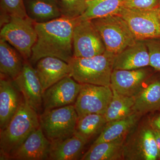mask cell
<instances>
[{
    "label": "cell",
    "instance_id": "cell-21",
    "mask_svg": "<svg viewBox=\"0 0 160 160\" xmlns=\"http://www.w3.org/2000/svg\"><path fill=\"white\" fill-rule=\"evenodd\" d=\"M124 137L110 142L92 144L82 160H115L123 158Z\"/></svg>",
    "mask_w": 160,
    "mask_h": 160
},
{
    "label": "cell",
    "instance_id": "cell-32",
    "mask_svg": "<svg viewBox=\"0 0 160 160\" xmlns=\"http://www.w3.org/2000/svg\"><path fill=\"white\" fill-rule=\"evenodd\" d=\"M152 126L153 129L160 130V114L153 120L152 123Z\"/></svg>",
    "mask_w": 160,
    "mask_h": 160
},
{
    "label": "cell",
    "instance_id": "cell-26",
    "mask_svg": "<svg viewBox=\"0 0 160 160\" xmlns=\"http://www.w3.org/2000/svg\"><path fill=\"white\" fill-rule=\"evenodd\" d=\"M104 115L91 113L78 118L75 134L87 142L89 139L102 129L107 123Z\"/></svg>",
    "mask_w": 160,
    "mask_h": 160
},
{
    "label": "cell",
    "instance_id": "cell-14",
    "mask_svg": "<svg viewBox=\"0 0 160 160\" xmlns=\"http://www.w3.org/2000/svg\"><path fill=\"white\" fill-rule=\"evenodd\" d=\"M123 156L129 160L157 159L158 151L152 129H141L131 143L124 146Z\"/></svg>",
    "mask_w": 160,
    "mask_h": 160
},
{
    "label": "cell",
    "instance_id": "cell-1",
    "mask_svg": "<svg viewBox=\"0 0 160 160\" xmlns=\"http://www.w3.org/2000/svg\"><path fill=\"white\" fill-rule=\"evenodd\" d=\"M80 18L62 16L49 22H34L37 39L32 47L30 62L52 57L69 63L73 58L72 36Z\"/></svg>",
    "mask_w": 160,
    "mask_h": 160
},
{
    "label": "cell",
    "instance_id": "cell-30",
    "mask_svg": "<svg viewBox=\"0 0 160 160\" xmlns=\"http://www.w3.org/2000/svg\"><path fill=\"white\" fill-rule=\"evenodd\" d=\"M159 0H126L124 7L131 9H150L158 7Z\"/></svg>",
    "mask_w": 160,
    "mask_h": 160
},
{
    "label": "cell",
    "instance_id": "cell-24",
    "mask_svg": "<svg viewBox=\"0 0 160 160\" xmlns=\"http://www.w3.org/2000/svg\"><path fill=\"white\" fill-rule=\"evenodd\" d=\"M112 99L104 114L107 122L125 118L135 112V97L123 95L112 89Z\"/></svg>",
    "mask_w": 160,
    "mask_h": 160
},
{
    "label": "cell",
    "instance_id": "cell-28",
    "mask_svg": "<svg viewBox=\"0 0 160 160\" xmlns=\"http://www.w3.org/2000/svg\"><path fill=\"white\" fill-rule=\"evenodd\" d=\"M2 9L11 16L28 17L24 0H2Z\"/></svg>",
    "mask_w": 160,
    "mask_h": 160
},
{
    "label": "cell",
    "instance_id": "cell-5",
    "mask_svg": "<svg viewBox=\"0 0 160 160\" xmlns=\"http://www.w3.org/2000/svg\"><path fill=\"white\" fill-rule=\"evenodd\" d=\"M107 51L116 55L137 42L126 21L119 15L91 20Z\"/></svg>",
    "mask_w": 160,
    "mask_h": 160
},
{
    "label": "cell",
    "instance_id": "cell-2",
    "mask_svg": "<svg viewBox=\"0 0 160 160\" xmlns=\"http://www.w3.org/2000/svg\"><path fill=\"white\" fill-rule=\"evenodd\" d=\"M40 126L38 112L22 100L16 113L6 128L0 132L1 160H8L11 154Z\"/></svg>",
    "mask_w": 160,
    "mask_h": 160
},
{
    "label": "cell",
    "instance_id": "cell-17",
    "mask_svg": "<svg viewBox=\"0 0 160 160\" xmlns=\"http://www.w3.org/2000/svg\"><path fill=\"white\" fill-rule=\"evenodd\" d=\"M12 82L1 77L0 81V129L6 128L18 111L22 101Z\"/></svg>",
    "mask_w": 160,
    "mask_h": 160
},
{
    "label": "cell",
    "instance_id": "cell-13",
    "mask_svg": "<svg viewBox=\"0 0 160 160\" xmlns=\"http://www.w3.org/2000/svg\"><path fill=\"white\" fill-rule=\"evenodd\" d=\"M51 144L40 126L29 135L8 160H48Z\"/></svg>",
    "mask_w": 160,
    "mask_h": 160
},
{
    "label": "cell",
    "instance_id": "cell-27",
    "mask_svg": "<svg viewBox=\"0 0 160 160\" xmlns=\"http://www.w3.org/2000/svg\"><path fill=\"white\" fill-rule=\"evenodd\" d=\"M58 2L62 16L79 18L87 9L86 0H58Z\"/></svg>",
    "mask_w": 160,
    "mask_h": 160
},
{
    "label": "cell",
    "instance_id": "cell-19",
    "mask_svg": "<svg viewBox=\"0 0 160 160\" xmlns=\"http://www.w3.org/2000/svg\"><path fill=\"white\" fill-rule=\"evenodd\" d=\"M6 40H0V72L1 75L12 80L17 77L24 66L22 57L12 48Z\"/></svg>",
    "mask_w": 160,
    "mask_h": 160
},
{
    "label": "cell",
    "instance_id": "cell-11",
    "mask_svg": "<svg viewBox=\"0 0 160 160\" xmlns=\"http://www.w3.org/2000/svg\"><path fill=\"white\" fill-rule=\"evenodd\" d=\"M12 82L26 102L37 112L39 111L42 105L43 90L35 69L25 62L22 71Z\"/></svg>",
    "mask_w": 160,
    "mask_h": 160
},
{
    "label": "cell",
    "instance_id": "cell-10",
    "mask_svg": "<svg viewBox=\"0 0 160 160\" xmlns=\"http://www.w3.org/2000/svg\"><path fill=\"white\" fill-rule=\"evenodd\" d=\"M81 87L82 84L69 76L62 79L43 92L44 110L72 105L76 101Z\"/></svg>",
    "mask_w": 160,
    "mask_h": 160
},
{
    "label": "cell",
    "instance_id": "cell-29",
    "mask_svg": "<svg viewBox=\"0 0 160 160\" xmlns=\"http://www.w3.org/2000/svg\"><path fill=\"white\" fill-rule=\"evenodd\" d=\"M145 42L149 52V66L160 71V41L150 39L147 40Z\"/></svg>",
    "mask_w": 160,
    "mask_h": 160
},
{
    "label": "cell",
    "instance_id": "cell-25",
    "mask_svg": "<svg viewBox=\"0 0 160 160\" xmlns=\"http://www.w3.org/2000/svg\"><path fill=\"white\" fill-rule=\"evenodd\" d=\"M26 6L29 18L34 22H49L62 16L58 6L40 0H28Z\"/></svg>",
    "mask_w": 160,
    "mask_h": 160
},
{
    "label": "cell",
    "instance_id": "cell-16",
    "mask_svg": "<svg viewBox=\"0 0 160 160\" xmlns=\"http://www.w3.org/2000/svg\"><path fill=\"white\" fill-rule=\"evenodd\" d=\"M150 59L145 42L138 41L115 57L113 69L133 70L149 66Z\"/></svg>",
    "mask_w": 160,
    "mask_h": 160
},
{
    "label": "cell",
    "instance_id": "cell-18",
    "mask_svg": "<svg viewBox=\"0 0 160 160\" xmlns=\"http://www.w3.org/2000/svg\"><path fill=\"white\" fill-rule=\"evenodd\" d=\"M86 143L75 133L65 139L51 142L48 160H77Z\"/></svg>",
    "mask_w": 160,
    "mask_h": 160
},
{
    "label": "cell",
    "instance_id": "cell-6",
    "mask_svg": "<svg viewBox=\"0 0 160 160\" xmlns=\"http://www.w3.org/2000/svg\"><path fill=\"white\" fill-rule=\"evenodd\" d=\"M1 38L13 46L27 60L31 58L37 39L34 22L29 18L11 16L1 30Z\"/></svg>",
    "mask_w": 160,
    "mask_h": 160
},
{
    "label": "cell",
    "instance_id": "cell-15",
    "mask_svg": "<svg viewBox=\"0 0 160 160\" xmlns=\"http://www.w3.org/2000/svg\"><path fill=\"white\" fill-rule=\"evenodd\" d=\"M35 70L42 85L43 92L62 79L70 76L69 63L52 57H46L38 60Z\"/></svg>",
    "mask_w": 160,
    "mask_h": 160
},
{
    "label": "cell",
    "instance_id": "cell-3",
    "mask_svg": "<svg viewBox=\"0 0 160 160\" xmlns=\"http://www.w3.org/2000/svg\"><path fill=\"white\" fill-rule=\"evenodd\" d=\"M115 57L106 50L92 57H73L69 63L70 76L80 84L110 86Z\"/></svg>",
    "mask_w": 160,
    "mask_h": 160
},
{
    "label": "cell",
    "instance_id": "cell-33",
    "mask_svg": "<svg viewBox=\"0 0 160 160\" xmlns=\"http://www.w3.org/2000/svg\"><path fill=\"white\" fill-rule=\"evenodd\" d=\"M40 1L46 2L51 3V4H54V5H57V6H58V0H40Z\"/></svg>",
    "mask_w": 160,
    "mask_h": 160
},
{
    "label": "cell",
    "instance_id": "cell-12",
    "mask_svg": "<svg viewBox=\"0 0 160 160\" xmlns=\"http://www.w3.org/2000/svg\"><path fill=\"white\" fill-rule=\"evenodd\" d=\"M148 77L149 72L143 68L133 70L113 69L110 87L120 94L135 97L144 88L143 84Z\"/></svg>",
    "mask_w": 160,
    "mask_h": 160
},
{
    "label": "cell",
    "instance_id": "cell-20",
    "mask_svg": "<svg viewBox=\"0 0 160 160\" xmlns=\"http://www.w3.org/2000/svg\"><path fill=\"white\" fill-rule=\"evenodd\" d=\"M140 116L139 113L134 112L125 118L106 123L93 145L124 137L135 126Z\"/></svg>",
    "mask_w": 160,
    "mask_h": 160
},
{
    "label": "cell",
    "instance_id": "cell-7",
    "mask_svg": "<svg viewBox=\"0 0 160 160\" xmlns=\"http://www.w3.org/2000/svg\"><path fill=\"white\" fill-rule=\"evenodd\" d=\"M118 15L126 21L137 41L160 37V6L150 9L123 7Z\"/></svg>",
    "mask_w": 160,
    "mask_h": 160
},
{
    "label": "cell",
    "instance_id": "cell-35",
    "mask_svg": "<svg viewBox=\"0 0 160 160\" xmlns=\"http://www.w3.org/2000/svg\"><path fill=\"white\" fill-rule=\"evenodd\" d=\"M159 6H160V0H159Z\"/></svg>",
    "mask_w": 160,
    "mask_h": 160
},
{
    "label": "cell",
    "instance_id": "cell-31",
    "mask_svg": "<svg viewBox=\"0 0 160 160\" xmlns=\"http://www.w3.org/2000/svg\"><path fill=\"white\" fill-rule=\"evenodd\" d=\"M158 151V158L160 159V130L152 129Z\"/></svg>",
    "mask_w": 160,
    "mask_h": 160
},
{
    "label": "cell",
    "instance_id": "cell-9",
    "mask_svg": "<svg viewBox=\"0 0 160 160\" xmlns=\"http://www.w3.org/2000/svg\"><path fill=\"white\" fill-rule=\"evenodd\" d=\"M112 95L110 86L82 84L74 105L78 118L91 113L104 115Z\"/></svg>",
    "mask_w": 160,
    "mask_h": 160
},
{
    "label": "cell",
    "instance_id": "cell-8",
    "mask_svg": "<svg viewBox=\"0 0 160 160\" xmlns=\"http://www.w3.org/2000/svg\"><path fill=\"white\" fill-rule=\"evenodd\" d=\"M73 57L89 58L103 54L106 47L91 20H80L72 36Z\"/></svg>",
    "mask_w": 160,
    "mask_h": 160
},
{
    "label": "cell",
    "instance_id": "cell-34",
    "mask_svg": "<svg viewBox=\"0 0 160 160\" xmlns=\"http://www.w3.org/2000/svg\"><path fill=\"white\" fill-rule=\"evenodd\" d=\"M92 1V0H86V2H90V1Z\"/></svg>",
    "mask_w": 160,
    "mask_h": 160
},
{
    "label": "cell",
    "instance_id": "cell-23",
    "mask_svg": "<svg viewBox=\"0 0 160 160\" xmlns=\"http://www.w3.org/2000/svg\"><path fill=\"white\" fill-rule=\"evenodd\" d=\"M126 0H92L87 3L86 11L81 20H92L118 14Z\"/></svg>",
    "mask_w": 160,
    "mask_h": 160
},
{
    "label": "cell",
    "instance_id": "cell-4",
    "mask_svg": "<svg viewBox=\"0 0 160 160\" xmlns=\"http://www.w3.org/2000/svg\"><path fill=\"white\" fill-rule=\"evenodd\" d=\"M78 116L74 105L44 110L40 116V126L51 142L65 139L74 134Z\"/></svg>",
    "mask_w": 160,
    "mask_h": 160
},
{
    "label": "cell",
    "instance_id": "cell-22",
    "mask_svg": "<svg viewBox=\"0 0 160 160\" xmlns=\"http://www.w3.org/2000/svg\"><path fill=\"white\" fill-rule=\"evenodd\" d=\"M160 109V80H157L144 87L135 97L133 109L141 115Z\"/></svg>",
    "mask_w": 160,
    "mask_h": 160
}]
</instances>
